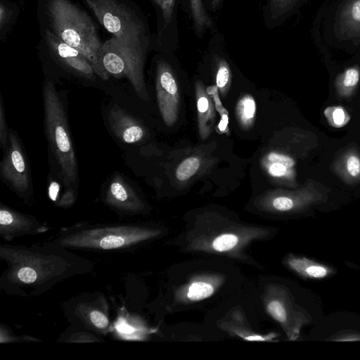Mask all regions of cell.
I'll use <instances>...</instances> for the list:
<instances>
[{
	"mask_svg": "<svg viewBox=\"0 0 360 360\" xmlns=\"http://www.w3.org/2000/svg\"><path fill=\"white\" fill-rule=\"evenodd\" d=\"M0 259L6 264L0 278L1 288L20 296L39 295L92 267L89 261L49 243L30 247L1 245Z\"/></svg>",
	"mask_w": 360,
	"mask_h": 360,
	"instance_id": "1",
	"label": "cell"
},
{
	"mask_svg": "<svg viewBox=\"0 0 360 360\" xmlns=\"http://www.w3.org/2000/svg\"><path fill=\"white\" fill-rule=\"evenodd\" d=\"M39 19L47 30L79 51L90 62L97 76L107 80L99 51L103 45L90 16L72 0H39Z\"/></svg>",
	"mask_w": 360,
	"mask_h": 360,
	"instance_id": "2",
	"label": "cell"
},
{
	"mask_svg": "<svg viewBox=\"0 0 360 360\" xmlns=\"http://www.w3.org/2000/svg\"><path fill=\"white\" fill-rule=\"evenodd\" d=\"M156 234V231L137 224L83 222L61 229L49 243L65 249L108 251L134 248Z\"/></svg>",
	"mask_w": 360,
	"mask_h": 360,
	"instance_id": "3",
	"label": "cell"
},
{
	"mask_svg": "<svg viewBox=\"0 0 360 360\" xmlns=\"http://www.w3.org/2000/svg\"><path fill=\"white\" fill-rule=\"evenodd\" d=\"M43 102L47 139L59 165L63 182L68 187L77 182V162L65 109L51 81L44 84Z\"/></svg>",
	"mask_w": 360,
	"mask_h": 360,
	"instance_id": "4",
	"label": "cell"
},
{
	"mask_svg": "<svg viewBox=\"0 0 360 360\" xmlns=\"http://www.w3.org/2000/svg\"><path fill=\"white\" fill-rule=\"evenodd\" d=\"M112 37L129 43H150L153 36L139 8L127 0H82Z\"/></svg>",
	"mask_w": 360,
	"mask_h": 360,
	"instance_id": "5",
	"label": "cell"
},
{
	"mask_svg": "<svg viewBox=\"0 0 360 360\" xmlns=\"http://www.w3.org/2000/svg\"><path fill=\"white\" fill-rule=\"evenodd\" d=\"M150 43H129L114 37L106 40L99 51V60L104 70L116 78L126 77L137 95L148 99L143 64Z\"/></svg>",
	"mask_w": 360,
	"mask_h": 360,
	"instance_id": "6",
	"label": "cell"
},
{
	"mask_svg": "<svg viewBox=\"0 0 360 360\" xmlns=\"http://www.w3.org/2000/svg\"><path fill=\"white\" fill-rule=\"evenodd\" d=\"M174 53H160L155 60L157 97L161 115L168 125L176 117L178 85L175 70L171 62Z\"/></svg>",
	"mask_w": 360,
	"mask_h": 360,
	"instance_id": "7",
	"label": "cell"
},
{
	"mask_svg": "<svg viewBox=\"0 0 360 360\" xmlns=\"http://www.w3.org/2000/svg\"><path fill=\"white\" fill-rule=\"evenodd\" d=\"M181 0H150L156 16L153 49L160 53H175L179 47L178 8Z\"/></svg>",
	"mask_w": 360,
	"mask_h": 360,
	"instance_id": "8",
	"label": "cell"
},
{
	"mask_svg": "<svg viewBox=\"0 0 360 360\" xmlns=\"http://www.w3.org/2000/svg\"><path fill=\"white\" fill-rule=\"evenodd\" d=\"M6 149L0 164L1 176L13 191L23 194L30 188V172L20 143L12 129L8 131Z\"/></svg>",
	"mask_w": 360,
	"mask_h": 360,
	"instance_id": "9",
	"label": "cell"
},
{
	"mask_svg": "<svg viewBox=\"0 0 360 360\" xmlns=\"http://www.w3.org/2000/svg\"><path fill=\"white\" fill-rule=\"evenodd\" d=\"M43 39L51 57L63 68L84 79H95L97 75L91 64L79 51L47 30H44Z\"/></svg>",
	"mask_w": 360,
	"mask_h": 360,
	"instance_id": "10",
	"label": "cell"
},
{
	"mask_svg": "<svg viewBox=\"0 0 360 360\" xmlns=\"http://www.w3.org/2000/svg\"><path fill=\"white\" fill-rule=\"evenodd\" d=\"M49 227L34 217L15 211L6 205L0 207V236L6 241L24 236L46 232Z\"/></svg>",
	"mask_w": 360,
	"mask_h": 360,
	"instance_id": "11",
	"label": "cell"
},
{
	"mask_svg": "<svg viewBox=\"0 0 360 360\" xmlns=\"http://www.w3.org/2000/svg\"><path fill=\"white\" fill-rule=\"evenodd\" d=\"M104 201L111 208L127 214L141 212L143 204L133 188L120 175L110 182Z\"/></svg>",
	"mask_w": 360,
	"mask_h": 360,
	"instance_id": "12",
	"label": "cell"
},
{
	"mask_svg": "<svg viewBox=\"0 0 360 360\" xmlns=\"http://www.w3.org/2000/svg\"><path fill=\"white\" fill-rule=\"evenodd\" d=\"M108 122L113 134L126 143H136L145 136V129L131 115L117 105L108 112Z\"/></svg>",
	"mask_w": 360,
	"mask_h": 360,
	"instance_id": "13",
	"label": "cell"
},
{
	"mask_svg": "<svg viewBox=\"0 0 360 360\" xmlns=\"http://www.w3.org/2000/svg\"><path fill=\"white\" fill-rule=\"evenodd\" d=\"M181 1L198 39H202L207 32H211L216 29L215 22L207 11L204 0Z\"/></svg>",
	"mask_w": 360,
	"mask_h": 360,
	"instance_id": "14",
	"label": "cell"
},
{
	"mask_svg": "<svg viewBox=\"0 0 360 360\" xmlns=\"http://www.w3.org/2000/svg\"><path fill=\"white\" fill-rule=\"evenodd\" d=\"M332 167L345 184H357L360 181V153L354 148L345 150L334 161Z\"/></svg>",
	"mask_w": 360,
	"mask_h": 360,
	"instance_id": "15",
	"label": "cell"
},
{
	"mask_svg": "<svg viewBox=\"0 0 360 360\" xmlns=\"http://www.w3.org/2000/svg\"><path fill=\"white\" fill-rule=\"evenodd\" d=\"M300 0H264L262 8L264 25L268 29L279 26L290 15Z\"/></svg>",
	"mask_w": 360,
	"mask_h": 360,
	"instance_id": "16",
	"label": "cell"
},
{
	"mask_svg": "<svg viewBox=\"0 0 360 360\" xmlns=\"http://www.w3.org/2000/svg\"><path fill=\"white\" fill-rule=\"evenodd\" d=\"M103 305V304H102ZM95 302L79 303V319L84 322V326L98 333H106L109 331L110 321L105 307Z\"/></svg>",
	"mask_w": 360,
	"mask_h": 360,
	"instance_id": "17",
	"label": "cell"
},
{
	"mask_svg": "<svg viewBox=\"0 0 360 360\" xmlns=\"http://www.w3.org/2000/svg\"><path fill=\"white\" fill-rule=\"evenodd\" d=\"M288 264L293 271L308 279L321 280L333 273V269L328 265L306 257H292L288 259Z\"/></svg>",
	"mask_w": 360,
	"mask_h": 360,
	"instance_id": "18",
	"label": "cell"
},
{
	"mask_svg": "<svg viewBox=\"0 0 360 360\" xmlns=\"http://www.w3.org/2000/svg\"><path fill=\"white\" fill-rule=\"evenodd\" d=\"M269 173L274 177H292V168L295 162L292 158L287 155L271 153L268 157Z\"/></svg>",
	"mask_w": 360,
	"mask_h": 360,
	"instance_id": "19",
	"label": "cell"
},
{
	"mask_svg": "<svg viewBox=\"0 0 360 360\" xmlns=\"http://www.w3.org/2000/svg\"><path fill=\"white\" fill-rule=\"evenodd\" d=\"M360 79V71L356 67L347 68L337 77L335 89L337 94L344 98L350 97Z\"/></svg>",
	"mask_w": 360,
	"mask_h": 360,
	"instance_id": "20",
	"label": "cell"
},
{
	"mask_svg": "<svg viewBox=\"0 0 360 360\" xmlns=\"http://www.w3.org/2000/svg\"><path fill=\"white\" fill-rule=\"evenodd\" d=\"M19 13L18 6L8 0H0V38L5 40Z\"/></svg>",
	"mask_w": 360,
	"mask_h": 360,
	"instance_id": "21",
	"label": "cell"
},
{
	"mask_svg": "<svg viewBox=\"0 0 360 360\" xmlns=\"http://www.w3.org/2000/svg\"><path fill=\"white\" fill-rule=\"evenodd\" d=\"M324 115L330 126L340 128L350 120V115L342 106H330L324 110Z\"/></svg>",
	"mask_w": 360,
	"mask_h": 360,
	"instance_id": "22",
	"label": "cell"
},
{
	"mask_svg": "<svg viewBox=\"0 0 360 360\" xmlns=\"http://www.w3.org/2000/svg\"><path fill=\"white\" fill-rule=\"evenodd\" d=\"M256 112V103L251 96H245L238 104V114L241 123L245 126L251 124Z\"/></svg>",
	"mask_w": 360,
	"mask_h": 360,
	"instance_id": "23",
	"label": "cell"
},
{
	"mask_svg": "<svg viewBox=\"0 0 360 360\" xmlns=\"http://www.w3.org/2000/svg\"><path fill=\"white\" fill-rule=\"evenodd\" d=\"M200 167V160L196 157H191L184 160L178 167L176 172L177 179L184 181L190 179L195 174Z\"/></svg>",
	"mask_w": 360,
	"mask_h": 360,
	"instance_id": "24",
	"label": "cell"
},
{
	"mask_svg": "<svg viewBox=\"0 0 360 360\" xmlns=\"http://www.w3.org/2000/svg\"><path fill=\"white\" fill-rule=\"evenodd\" d=\"M343 17L351 27H360V0H351L344 10Z\"/></svg>",
	"mask_w": 360,
	"mask_h": 360,
	"instance_id": "25",
	"label": "cell"
},
{
	"mask_svg": "<svg viewBox=\"0 0 360 360\" xmlns=\"http://www.w3.org/2000/svg\"><path fill=\"white\" fill-rule=\"evenodd\" d=\"M214 292L212 286L205 282L192 283L188 291V297L191 300H200L209 297Z\"/></svg>",
	"mask_w": 360,
	"mask_h": 360,
	"instance_id": "26",
	"label": "cell"
},
{
	"mask_svg": "<svg viewBox=\"0 0 360 360\" xmlns=\"http://www.w3.org/2000/svg\"><path fill=\"white\" fill-rule=\"evenodd\" d=\"M238 241L236 236L224 234L217 238L213 243V248L218 252H225L234 248Z\"/></svg>",
	"mask_w": 360,
	"mask_h": 360,
	"instance_id": "27",
	"label": "cell"
},
{
	"mask_svg": "<svg viewBox=\"0 0 360 360\" xmlns=\"http://www.w3.org/2000/svg\"><path fill=\"white\" fill-rule=\"evenodd\" d=\"M273 207L281 212H290L297 210L295 203L286 194L275 198L272 202Z\"/></svg>",
	"mask_w": 360,
	"mask_h": 360,
	"instance_id": "28",
	"label": "cell"
},
{
	"mask_svg": "<svg viewBox=\"0 0 360 360\" xmlns=\"http://www.w3.org/2000/svg\"><path fill=\"white\" fill-rule=\"evenodd\" d=\"M1 343L6 342H26V341H39L38 339L34 338L33 337L30 336H17L12 334L9 330H8L7 327L5 326H1Z\"/></svg>",
	"mask_w": 360,
	"mask_h": 360,
	"instance_id": "29",
	"label": "cell"
},
{
	"mask_svg": "<svg viewBox=\"0 0 360 360\" xmlns=\"http://www.w3.org/2000/svg\"><path fill=\"white\" fill-rule=\"evenodd\" d=\"M0 142L3 149L7 147L8 143V131L6 122L3 99L0 100Z\"/></svg>",
	"mask_w": 360,
	"mask_h": 360,
	"instance_id": "30",
	"label": "cell"
},
{
	"mask_svg": "<svg viewBox=\"0 0 360 360\" xmlns=\"http://www.w3.org/2000/svg\"><path fill=\"white\" fill-rule=\"evenodd\" d=\"M209 12H217L222 6L224 0H204Z\"/></svg>",
	"mask_w": 360,
	"mask_h": 360,
	"instance_id": "31",
	"label": "cell"
},
{
	"mask_svg": "<svg viewBox=\"0 0 360 360\" xmlns=\"http://www.w3.org/2000/svg\"><path fill=\"white\" fill-rule=\"evenodd\" d=\"M198 112L200 113H205L209 108V102L206 96H200L198 99L197 104Z\"/></svg>",
	"mask_w": 360,
	"mask_h": 360,
	"instance_id": "32",
	"label": "cell"
}]
</instances>
